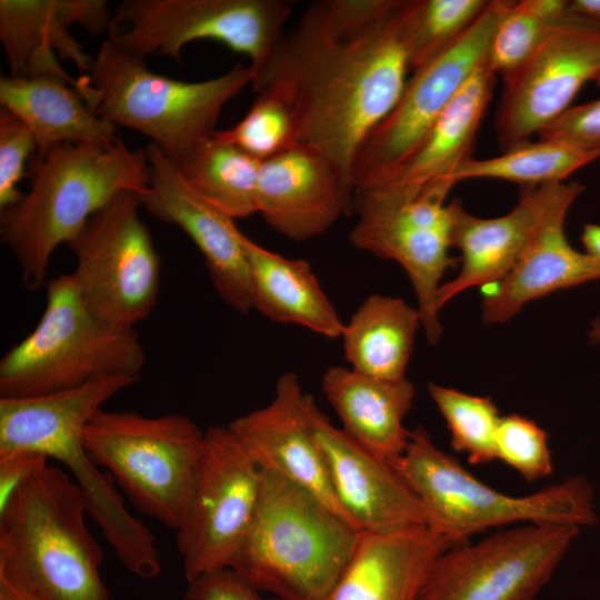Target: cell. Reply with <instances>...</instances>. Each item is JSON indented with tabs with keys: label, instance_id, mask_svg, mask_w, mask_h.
Here are the masks:
<instances>
[{
	"label": "cell",
	"instance_id": "21",
	"mask_svg": "<svg viewBox=\"0 0 600 600\" xmlns=\"http://www.w3.org/2000/svg\"><path fill=\"white\" fill-rule=\"evenodd\" d=\"M583 191L584 186L579 182L552 184L543 214L523 253L484 298L486 323L506 322L532 300L600 279V264L574 250L564 234L569 209Z\"/></svg>",
	"mask_w": 600,
	"mask_h": 600
},
{
	"label": "cell",
	"instance_id": "13",
	"mask_svg": "<svg viewBox=\"0 0 600 600\" xmlns=\"http://www.w3.org/2000/svg\"><path fill=\"white\" fill-rule=\"evenodd\" d=\"M579 530L520 524L476 543L452 546L433 562L417 600H533Z\"/></svg>",
	"mask_w": 600,
	"mask_h": 600
},
{
	"label": "cell",
	"instance_id": "45",
	"mask_svg": "<svg viewBox=\"0 0 600 600\" xmlns=\"http://www.w3.org/2000/svg\"><path fill=\"white\" fill-rule=\"evenodd\" d=\"M593 82L600 88V73L594 78Z\"/></svg>",
	"mask_w": 600,
	"mask_h": 600
},
{
	"label": "cell",
	"instance_id": "22",
	"mask_svg": "<svg viewBox=\"0 0 600 600\" xmlns=\"http://www.w3.org/2000/svg\"><path fill=\"white\" fill-rule=\"evenodd\" d=\"M303 394L298 376L284 372L267 406L236 418L228 426L261 470L276 472L306 488L347 519L306 419Z\"/></svg>",
	"mask_w": 600,
	"mask_h": 600
},
{
	"label": "cell",
	"instance_id": "20",
	"mask_svg": "<svg viewBox=\"0 0 600 600\" xmlns=\"http://www.w3.org/2000/svg\"><path fill=\"white\" fill-rule=\"evenodd\" d=\"M113 16L104 0H1L0 41L12 76L54 74L72 79L58 58L89 73L94 58L70 32L80 24L91 34L110 30Z\"/></svg>",
	"mask_w": 600,
	"mask_h": 600
},
{
	"label": "cell",
	"instance_id": "15",
	"mask_svg": "<svg viewBox=\"0 0 600 600\" xmlns=\"http://www.w3.org/2000/svg\"><path fill=\"white\" fill-rule=\"evenodd\" d=\"M450 190L434 182L408 200L356 193L359 218L349 234L356 248L394 260L404 269L417 296L426 337L432 344L442 334L438 318L441 279L456 261L449 257L452 207L444 203Z\"/></svg>",
	"mask_w": 600,
	"mask_h": 600
},
{
	"label": "cell",
	"instance_id": "12",
	"mask_svg": "<svg viewBox=\"0 0 600 600\" xmlns=\"http://www.w3.org/2000/svg\"><path fill=\"white\" fill-rule=\"evenodd\" d=\"M509 4L508 0H490L458 41L412 72L394 108L357 152L351 169L354 193L393 179L453 97L487 62L492 36Z\"/></svg>",
	"mask_w": 600,
	"mask_h": 600
},
{
	"label": "cell",
	"instance_id": "39",
	"mask_svg": "<svg viewBox=\"0 0 600 600\" xmlns=\"http://www.w3.org/2000/svg\"><path fill=\"white\" fill-rule=\"evenodd\" d=\"M187 600H280L266 596L231 568L203 573L188 582Z\"/></svg>",
	"mask_w": 600,
	"mask_h": 600
},
{
	"label": "cell",
	"instance_id": "34",
	"mask_svg": "<svg viewBox=\"0 0 600 600\" xmlns=\"http://www.w3.org/2000/svg\"><path fill=\"white\" fill-rule=\"evenodd\" d=\"M429 393L450 432L453 450L463 452L472 464L496 460V434L500 416L489 397L429 383Z\"/></svg>",
	"mask_w": 600,
	"mask_h": 600
},
{
	"label": "cell",
	"instance_id": "27",
	"mask_svg": "<svg viewBox=\"0 0 600 600\" xmlns=\"http://www.w3.org/2000/svg\"><path fill=\"white\" fill-rule=\"evenodd\" d=\"M0 103L32 131L38 157L60 143L108 146L117 126L99 117L74 84L54 74L1 76Z\"/></svg>",
	"mask_w": 600,
	"mask_h": 600
},
{
	"label": "cell",
	"instance_id": "23",
	"mask_svg": "<svg viewBox=\"0 0 600 600\" xmlns=\"http://www.w3.org/2000/svg\"><path fill=\"white\" fill-rule=\"evenodd\" d=\"M552 184L522 187L512 210L497 218H479L458 199L450 202L451 241L461 252V269L439 288V310L460 292L498 283L512 270L543 214Z\"/></svg>",
	"mask_w": 600,
	"mask_h": 600
},
{
	"label": "cell",
	"instance_id": "11",
	"mask_svg": "<svg viewBox=\"0 0 600 600\" xmlns=\"http://www.w3.org/2000/svg\"><path fill=\"white\" fill-rule=\"evenodd\" d=\"M140 207L139 193L120 192L68 244L82 299L96 317L118 329H134L159 296L160 258Z\"/></svg>",
	"mask_w": 600,
	"mask_h": 600
},
{
	"label": "cell",
	"instance_id": "7",
	"mask_svg": "<svg viewBox=\"0 0 600 600\" xmlns=\"http://www.w3.org/2000/svg\"><path fill=\"white\" fill-rule=\"evenodd\" d=\"M390 463L418 498L428 527L456 543L508 524L593 526V489L576 476L526 496H510L486 484L457 458L439 449L429 432L411 431L406 450Z\"/></svg>",
	"mask_w": 600,
	"mask_h": 600
},
{
	"label": "cell",
	"instance_id": "3",
	"mask_svg": "<svg viewBox=\"0 0 600 600\" xmlns=\"http://www.w3.org/2000/svg\"><path fill=\"white\" fill-rule=\"evenodd\" d=\"M146 149L121 139L108 146L60 143L37 158L31 188L1 209L0 237L12 252L23 286L46 284L54 250L70 241L117 194L149 188Z\"/></svg>",
	"mask_w": 600,
	"mask_h": 600
},
{
	"label": "cell",
	"instance_id": "37",
	"mask_svg": "<svg viewBox=\"0 0 600 600\" xmlns=\"http://www.w3.org/2000/svg\"><path fill=\"white\" fill-rule=\"evenodd\" d=\"M38 149L30 128L14 113L1 108L0 111V210L23 196L17 184L24 176L29 156Z\"/></svg>",
	"mask_w": 600,
	"mask_h": 600
},
{
	"label": "cell",
	"instance_id": "33",
	"mask_svg": "<svg viewBox=\"0 0 600 600\" xmlns=\"http://www.w3.org/2000/svg\"><path fill=\"white\" fill-rule=\"evenodd\" d=\"M490 0H406L410 69L413 72L458 41Z\"/></svg>",
	"mask_w": 600,
	"mask_h": 600
},
{
	"label": "cell",
	"instance_id": "16",
	"mask_svg": "<svg viewBox=\"0 0 600 600\" xmlns=\"http://www.w3.org/2000/svg\"><path fill=\"white\" fill-rule=\"evenodd\" d=\"M600 73V31L571 19L503 79L494 127L503 151L527 143L570 107Z\"/></svg>",
	"mask_w": 600,
	"mask_h": 600
},
{
	"label": "cell",
	"instance_id": "17",
	"mask_svg": "<svg viewBox=\"0 0 600 600\" xmlns=\"http://www.w3.org/2000/svg\"><path fill=\"white\" fill-rule=\"evenodd\" d=\"M302 408L337 502L358 530L390 533L428 526L418 498L390 461L333 426L312 396L303 394Z\"/></svg>",
	"mask_w": 600,
	"mask_h": 600
},
{
	"label": "cell",
	"instance_id": "42",
	"mask_svg": "<svg viewBox=\"0 0 600 600\" xmlns=\"http://www.w3.org/2000/svg\"><path fill=\"white\" fill-rule=\"evenodd\" d=\"M581 242L584 253L600 264V226L594 223L586 224L582 230Z\"/></svg>",
	"mask_w": 600,
	"mask_h": 600
},
{
	"label": "cell",
	"instance_id": "5",
	"mask_svg": "<svg viewBox=\"0 0 600 600\" xmlns=\"http://www.w3.org/2000/svg\"><path fill=\"white\" fill-rule=\"evenodd\" d=\"M261 471L258 507L230 568L280 600H322L352 557L360 530L306 488Z\"/></svg>",
	"mask_w": 600,
	"mask_h": 600
},
{
	"label": "cell",
	"instance_id": "1",
	"mask_svg": "<svg viewBox=\"0 0 600 600\" xmlns=\"http://www.w3.org/2000/svg\"><path fill=\"white\" fill-rule=\"evenodd\" d=\"M409 71L404 0H322L253 70L251 87L283 97L298 143L319 150L352 186L357 152L397 104Z\"/></svg>",
	"mask_w": 600,
	"mask_h": 600
},
{
	"label": "cell",
	"instance_id": "40",
	"mask_svg": "<svg viewBox=\"0 0 600 600\" xmlns=\"http://www.w3.org/2000/svg\"><path fill=\"white\" fill-rule=\"evenodd\" d=\"M47 463V457L28 451L0 457V504L22 481Z\"/></svg>",
	"mask_w": 600,
	"mask_h": 600
},
{
	"label": "cell",
	"instance_id": "19",
	"mask_svg": "<svg viewBox=\"0 0 600 600\" xmlns=\"http://www.w3.org/2000/svg\"><path fill=\"white\" fill-rule=\"evenodd\" d=\"M257 209L286 238L306 241L354 210V190L319 150L296 143L260 162Z\"/></svg>",
	"mask_w": 600,
	"mask_h": 600
},
{
	"label": "cell",
	"instance_id": "14",
	"mask_svg": "<svg viewBox=\"0 0 600 600\" xmlns=\"http://www.w3.org/2000/svg\"><path fill=\"white\" fill-rule=\"evenodd\" d=\"M262 471L229 426H211L187 517L176 531L187 582L230 568L253 520Z\"/></svg>",
	"mask_w": 600,
	"mask_h": 600
},
{
	"label": "cell",
	"instance_id": "9",
	"mask_svg": "<svg viewBox=\"0 0 600 600\" xmlns=\"http://www.w3.org/2000/svg\"><path fill=\"white\" fill-rule=\"evenodd\" d=\"M83 444L141 513L174 531L181 527L204 444L196 422L102 408L86 426Z\"/></svg>",
	"mask_w": 600,
	"mask_h": 600
},
{
	"label": "cell",
	"instance_id": "35",
	"mask_svg": "<svg viewBox=\"0 0 600 600\" xmlns=\"http://www.w3.org/2000/svg\"><path fill=\"white\" fill-rule=\"evenodd\" d=\"M212 137L232 144L259 161L269 159L297 141V124L292 107L271 90L258 92L244 117L233 127L214 130Z\"/></svg>",
	"mask_w": 600,
	"mask_h": 600
},
{
	"label": "cell",
	"instance_id": "30",
	"mask_svg": "<svg viewBox=\"0 0 600 600\" xmlns=\"http://www.w3.org/2000/svg\"><path fill=\"white\" fill-rule=\"evenodd\" d=\"M260 162L211 134L176 167L206 201L232 219H242L258 212Z\"/></svg>",
	"mask_w": 600,
	"mask_h": 600
},
{
	"label": "cell",
	"instance_id": "43",
	"mask_svg": "<svg viewBox=\"0 0 600 600\" xmlns=\"http://www.w3.org/2000/svg\"><path fill=\"white\" fill-rule=\"evenodd\" d=\"M0 600H31L27 593L10 580L0 576Z\"/></svg>",
	"mask_w": 600,
	"mask_h": 600
},
{
	"label": "cell",
	"instance_id": "38",
	"mask_svg": "<svg viewBox=\"0 0 600 600\" xmlns=\"http://www.w3.org/2000/svg\"><path fill=\"white\" fill-rule=\"evenodd\" d=\"M538 139L600 152V99L570 107Z\"/></svg>",
	"mask_w": 600,
	"mask_h": 600
},
{
	"label": "cell",
	"instance_id": "2",
	"mask_svg": "<svg viewBox=\"0 0 600 600\" xmlns=\"http://www.w3.org/2000/svg\"><path fill=\"white\" fill-rule=\"evenodd\" d=\"M138 381L104 377L49 394L0 398V457L28 451L61 462L120 563L137 577L154 579L162 570L154 534L129 512L111 477L93 462L83 444V430L92 417Z\"/></svg>",
	"mask_w": 600,
	"mask_h": 600
},
{
	"label": "cell",
	"instance_id": "28",
	"mask_svg": "<svg viewBox=\"0 0 600 600\" xmlns=\"http://www.w3.org/2000/svg\"><path fill=\"white\" fill-rule=\"evenodd\" d=\"M250 272L252 307L266 318L303 327L328 338L344 324L323 292L309 262L289 259L241 233Z\"/></svg>",
	"mask_w": 600,
	"mask_h": 600
},
{
	"label": "cell",
	"instance_id": "32",
	"mask_svg": "<svg viewBox=\"0 0 600 600\" xmlns=\"http://www.w3.org/2000/svg\"><path fill=\"white\" fill-rule=\"evenodd\" d=\"M567 0L511 1L492 36L487 67L502 79L519 69L551 36L570 20Z\"/></svg>",
	"mask_w": 600,
	"mask_h": 600
},
{
	"label": "cell",
	"instance_id": "10",
	"mask_svg": "<svg viewBox=\"0 0 600 600\" xmlns=\"http://www.w3.org/2000/svg\"><path fill=\"white\" fill-rule=\"evenodd\" d=\"M291 13L283 0H126L109 37L138 57L157 52L179 63L187 43L214 40L248 56L254 70L284 34Z\"/></svg>",
	"mask_w": 600,
	"mask_h": 600
},
{
	"label": "cell",
	"instance_id": "41",
	"mask_svg": "<svg viewBox=\"0 0 600 600\" xmlns=\"http://www.w3.org/2000/svg\"><path fill=\"white\" fill-rule=\"evenodd\" d=\"M567 11L572 21L600 31V0H571Z\"/></svg>",
	"mask_w": 600,
	"mask_h": 600
},
{
	"label": "cell",
	"instance_id": "18",
	"mask_svg": "<svg viewBox=\"0 0 600 600\" xmlns=\"http://www.w3.org/2000/svg\"><path fill=\"white\" fill-rule=\"evenodd\" d=\"M149 188L141 206L183 230L203 254L214 290L234 311L253 309L248 259L234 219L199 196L153 143L146 148Z\"/></svg>",
	"mask_w": 600,
	"mask_h": 600
},
{
	"label": "cell",
	"instance_id": "46",
	"mask_svg": "<svg viewBox=\"0 0 600 600\" xmlns=\"http://www.w3.org/2000/svg\"><path fill=\"white\" fill-rule=\"evenodd\" d=\"M179 600H187V599H186V598H183V599H179Z\"/></svg>",
	"mask_w": 600,
	"mask_h": 600
},
{
	"label": "cell",
	"instance_id": "44",
	"mask_svg": "<svg viewBox=\"0 0 600 600\" xmlns=\"http://www.w3.org/2000/svg\"><path fill=\"white\" fill-rule=\"evenodd\" d=\"M589 338L592 343H600V318L593 321L592 328L589 331Z\"/></svg>",
	"mask_w": 600,
	"mask_h": 600
},
{
	"label": "cell",
	"instance_id": "25",
	"mask_svg": "<svg viewBox=\"0 0 600 600\" xmlns=\"http://www.w3.org/2000/svg\"><path fill=\"white\" fill-rule=\"evenodd\" d=\"M494 76L487 62L478 68L393 179L363 192L391 200H408L432 182L442 181L451 186L447 178L471 157L470 150L492 97Z\"/></svg>",
	"mask_w": 600,
	"mask_h": 600
},
{
	"label": "cell",
	"instance_id": "4",
	"mask_svg": "<svg viewBox=\"0 0 600 600\" xmlns=\"http://www.w3.org/2000/svg\"><path fill=\"white\" fill-rule=\"evenodd\" d=\"M69 473L44 464L0 504V576L31 600H112L103 551Z\"/></svg>",
	"mask_w": 600,
	"mask_h": 600
},
{
	"label": "cell",
	"instance_id": "6",
	"mask_svg": "<svg viewBox=\"0 0 600 600\" xmlns=\"http://www.w3.org/2000/svg\"><path fill=\"white\" fill-rule=\"evenodd\" d=\"M253 74L250 64L237 63L209 80H174L150 71L144 58L108 37L77 91L99 117L144 134L177 166L217 130L223 107Z\"/></svg>",
	"mask_w": 600,
	"mask_h": 600
},
{
	"label": "cell",
	"instance_id": "26",
	"mask_svg": "<svg viewBox=\"0 0 600 600\" xmlns=\"http://www.w3.org/2000/svg\"><path fill=\"white\" fill-rule=\"evenodd\" d=\"M321 389L346 433L388 461L402 454L411 436L404 418L416 393L407 378L380 379L334 366L326 369Z\"/></svg>",
	"mask_w": 600,
	"mask_h": 600
},
{
	"label": "cell",
	"instance_id": "31",
	"mask_svg": "<svg viewBox=\"0 0 600 600\" xmlns=\"http://www.w3.org/2000/svg\"><path fill=\"white\" fill-rule=\"evenodd\" d=\"M600 158L599 151L581 149L559 141L537 140L488 158L463 160L447 181L453 187L468 179H501L539 187L562 182L572 172Z\"/></svg>",
	"mask_w": 600,
	"mask_h": 600
},
{
	"label": "cell",
	"instance_id": "8",
	"mask_svg": "<svg viewBox=\"0 0 600 600\" xmlns=\"http://www.w3.org/2000/svg\"><path fill=\"white\" fill-rule=\"evenodd\" d=\"M44 288L39 322L0 360V398L49 394L104 377L140 378L146 353L134 329L96 317L72 272Z\"/></svg>",
	"mask_w": 600,
	"mask_h": 600
},
{
	"label": "cell",
	"instance_id": "36",
	"mask_svg": "<svg viewBox=\"0 0 600 600\" xmlns=\"http://www.w3.org/2000/svg\"><path fill=\"white\" fill-rule=\"evenodd\" d=\"M496 459L514 469L528 481L540 480L553 471L548 433L533 420L517 413L500 418L496 434Z\"/></svg>",
	"mask_w": 600,
	"mask_h": 600
},
{
	"label": "cell",
	"instance_id": "24",
	"mask_svg": "<svg viewBox=\"0 0 600 600\" xmlns=\"http://www.w3.org/2000/svg\"><path fill=\"white\" fill-rule=\"evenodd\" d=\"M456 544L428 526L360 531L352 557L322 600H417L436 559Z\"/></svg>",
	"mask_w": 600,
	"mask_h": 600
},
{
	"label": "cell",
	"instance_id": "29",
	"mask_svg": "<svg viewBox=\"0 0 600 600\" xmlns=\"http://www.w3.org/2000/svg\"><path fill=\"white\" fill-rule=\"evenodd\" d=\"M420 326L418 308L401 298L371 294L344 324V357L351 369L363 374L388 380L406 378Z\"/></svg>",
	"mask_w": 600,
	"mask_h": 600
}]
</instances>
